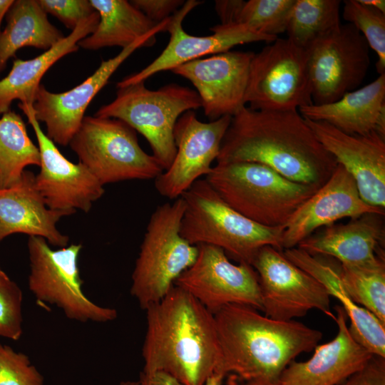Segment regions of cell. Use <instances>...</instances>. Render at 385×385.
<instances>
[{"instance_id":"obj_24","label":"cell","mask_w":385,"mask_h":385,"mask_svg":"<svg viewBox=\"0 0 385 385\" xmlns=\"http://www.w3.org/2000/svg\"><path fill=\"white\" fill-rule=\"evenodd\" d=\"M282 252L290 262L319 281L330 296L342 303L350 319L349 331L356 341L371 354L385 358V324L351 299L342 281L339 262L330 257L309 255L297 247Z\"/></svg>"},{"instance_id":"obj_32","label":"cell","mask_w":385,"mask_h":385,"mask_svg":"<svg viewBox=\"0 0 385 385\" xmlns=\"http://www.w3.org/2000/svg\"><path fill=\"white\" fill-rule=\"evenodd\" d=\"M295 0L244 1L237 23L267 36L277 38L286 32Z\"/></svg>"},{"instance_id":"obj_15","label":"cell","mask_w":385,"mask_h":385,"mask_svg":"<svg viewBox=\"0 0 385 385\" xmlns=\"http://www.w3.org/2000/svg\"><path fill=\"white\" fill-rule=\"evenodd\" d=\"M34 104L19 103L35 133L40 153V171L35 175L37 190L47 207L70 215L88 212L104 194L103 185L78 162L68 160L42 130L36 120Z\"/></svg>"},{"instance_id":"obj_4","label":"cell","mask_w":385,"mask_h":385,"mask_svg":"<svg viewBox=\"0 0 385 385\" xmlns=\"http://www.w3.org/2000/svg\"><path fill=\"white\" fill-rule=\"evenodd\" d=\"M180 197L185 210L180 233L190 245L218 247L228 257L250 265L264 246L283 251L284 226L266 227L245 217L229 206L205 178L196 180Z\"/></svg>"},{"instance_id":"obj_33","label":"cell","mask_w":385,"mask_h":385,"mask_svg":"<svg viewBox=\"0 0 385 385\" xmlns=\"http://www.w3.org/2000/svg\"><path fill=\"white\" fill-rule=\"evenodd\" d=\"M343 5V18L357 29L376 53L377 73H385V14L358 0H345Z\"/></svg>"},{"instance_id":"obj_38","label":"cell","mask_w":385,"mask_h":385,"mask_svg":"<svg viewBox=\"0 0 385 385\" xmlns=\"http://www.w3.org/2000/svg\"><path fill=\"white\" fill-rule=\"evenodd\" d=\"M130 2L156 24L170 18L185 3L182 0H132Z\"/></svg>"},{"instance_id":"obj_44","label":"cell","mask_w":385,"mask_h":385,"mask_svg":"<svg viewBox=\"0 0 385 385\" xmlns=\"http://www.w3.org/2000/svg\"><path fill=\"white\" fill-rule=\"evenodd\" d=\"M119 385H138V381H122L119 384Z\"/></svg>"},{"instance_id":"obj_36","label":"cell","mask_w":385,"mask_h":385,"mask_svg":"<svg viewBox=\"0 0 385 385\" xmlns=\"http://www.w3.org/2000/svg\"><path fill=\"white\" fill-rule=\"evenodd\" d=\"M38 1L46 14L56 17L71 31L81 21L96 12L90 0H38Z\"/></svg>"},{"instance_id":"obj_5","label":"cell","mask_w":385,"mask_h":385,"mask_svg":"<svg viewBox=\"0 0 385 385\" xmlns=\"http://www.w3.org/2000/svg\"><path fill=\"white\" fill-rule=\"evenodd\" d=\"M205 180L232 209L270 227L284 226L319 188L292 181L254 162L217 163Z\"/></svg>"},{"instance_id":"obj_37","label":"cell","mask_w":385,"mask_h":385,"mask_svg":"<svg viewBox=\"0 0 385 385\" xmlns=\"http://www.w3.org/2000/svg\"><path fill=\"white\" fill-rule=\"evenodd\" d=\"M339 385H385V358L373 355L363 368Z\"/></svg>"},{"instance_id":"obj_34","label":"cell","mask_w":385,"mask_h":385,"mask_svg":"<svg viewBox=\"0 0 385 385\" xmlns=\"http://www.w3.org/2000/svg\"><path fill=\"white\" fill-rule=\"evenodd\" d=\"M0 385H43V377L27 355L0 344Z\"/></svg>"},{"instance_id":"obj_27","label":"cell","mask_w":385,"mask_h":385,"mask_svg":"<svg viewBox=\"0 0 385 385\" xmlns=\"http://www.w3.org/2000/svg\"><path fill=\"white\" fill-rule=\"evenodd\" d=\"M6 20L0 34V73L19 49L31 46L46 51L64 37L50 23L38 0L14 1Z\"/></svg>"},{"instance_id":"obj_28","label":"cell","mask_w":385,"mask_h":385,"mask_svg":"<svg viewBox=\"0 0 385 385\" xmlns=\"http://www.w3.org/2000/svg\"><path fill=\"white\" fill-rule=\"evenodd\" d=\"M98 14L95 31L78 43V47L97 50L108 46L126 48L155 29L159 24L149 19L126 0H90Z\"/></svg>"},{"instance_id":"obj_45","label":"cell","mask_w":385,"mask_h":385,"mask_svg":"<svg viewBox=\"0 0 385 385\" xmlns=\"http://www.w3.org/2000/svg\"><path fill=\"white\" fill-rule=\"evenodd\" d=\"M8 276L6 274V273L1 269L0 267V281L7 278Z\"/></svg>"},{"instance_id":"obj_41","label":"cell","mask_w":385,"mask_h":385,"mask_svg":"<svg viewBox=\"0 0 385 385\" xmlns=\"http://www.w3.org/2000/svg\"><path fill=\"white\" fill-rule=\"evenodd\" d=\"M359 3L377 9L385 14V1L384 0H358Z\"/></svg>"},{"instance_id":"obj_43","label":"cell","mask_w":385,"mask_h":385,"mask_svg":"<svg viewBox=\"0 0 385 385\" xmlns=\"http://www.w3.org/2000/svg\"><path fill=\"white\" fill-rule=\"evenodd\" d=\"M205 385H223L222 378L217 375H213L210 377Z\"/></svg>"},{"instance_id":"obj_13","label":"cell","mask_w":385,"mask_h":385,"mask_svg":"<svg viewBox=\"0 0 385 385\" xmlns=\"http://www.w3.org/2000/svg\"><path fill=\"white\" fill-rule=\"evenodd\" d=\"M196 246L195 262L174 285L189 293L212 314L228 304L247 305L262 312L259 278L252 265L233 264L218 247Z\"/></svg>"},{"instance_id":"obj_23","label":"cell","mask_w":385,"mask_h":385,"mask_svg":"<svg viewBox=\"0 0 385 385\" xmlns=\"http://www.w3.org/2000/svg\"><path fill=\"white\" fill-rule=\"evenodd\" d=\"M66 215L47 207L36 188L35 175L29 170L14 184L0 188V242L12 234L23 233L43 237L60 248L66 247L69 237L56 224Z\"/></svg>"},{"instance_id":"obj_8","label":"cell","mask_w":385,"mask_h":385,"mask_svg":"<svg viewBox=\"0 0 385 385\" xmlns=\"http://www.w3.org/2000/svg\"><path fill=\"white\" fill-rule=\"evenodd\" d=\"M68 145L103 186L155 180L163 172L156 159L141 148L135 130L118 119L85 116Z\"/></svg>"},{"instance_id":"obj_3","label":"cell","mask_w":385,"mask_h":385,"mask_svg":"<svg viewBox=\"0 0 385 385\" xmlns=\"http://www.w3.org/2000/svg\"><path fill=\"white\" fill-rule=\"evenodd\" d=\"M145 311L143 371H164L185 385H205L217 374L221 350L212 313L175 285Z\"/></svg>"},{"instance_id":"obj_22","label":"cell","mask_w":385,"mask_h":385,"mask_svg":"<svg viewBox=\"0 0 385 385\" xmlns=\"http://www.w3.org/2000/svg\"><path fill=\"white\" fill-rule=\"evenodd\" d=\"M384 215L366 213L345 224L326 226L321 232L312 234L297 247L309 255L330 257L348 266L384 264Z\"/></svg>"},{"instance_id":"obj_11","label":"cell","mask_w":385,"mask_h":385,"mask_svg":"<svg viewBox=\"0 0 385 385\" xmlns=\"http://www.w3.org/2000/svg\"><path fill=\"white\" fill-rule=\"evenodd\" d=\"M369 48L349 23L341 24L307 48L312 104L330 103L357 89L370 66Z\"/></svg>"},{"instance_id":"obj_10","label":"cell","mask_w":385,"mask_h":385,"mask_svg":"<svg viewBox=\"0 0 385 385\" xmlns=\"http://www.w3.org/2000/svg\"><path fill=\"white\" fill-rule=\"evenodd\" d=\"M245 101L257 111H298L312 105L306 50L277 38L254 53Z\"/></svg>"},{"instance_id":"obj_21","label":"cell","mask_w":385,"mask_h":385,"mask_svg":"<svg viewBox=\"0 0 385 385\" xmlns=\"http://www.w3.org/2000/svg\"><path fill=\"white\" fill-rule=\"evenodd\" d=\"M334 309L336 337L317 345L309 360L291 361L282 374L280 385H339L363 368L374 355L351 335L342 306L337 305Z\"/></svg>"},{"instance_id":"obj_42","label":"cell","mask_w":385,"mask_h":385,"mask_svg":"<svg viewBox=\"0 0 385 385\" xmlns=\"http://www.w3.org/2000/svg\"><path fill=\"white\" fill-rule=\"evenodd\" d=\"M14 0H0V34L1 33V26L4 17L14 3Z\"/></svg>"},{"instance_id":"obj_19","label":"cell","mask_w":385,"mask_h":385,"mask_svg":"<svg viewBox=\"0 0 385 385\" xmlns=\"http://www.w3.org/2000/svg\"><path fill=\"white\" fill-rule=\"evenodd\" d=\"M304 119L323 147L353 177L362 200L384 209L385 137L376 132L350 135L326 122Z\"/></svg>"},{"instance_id":"obj_25","label":"cell","mask_w":385,"mask_h":385,"mask_svg":"<svg viewBox=\"0 0 385 385\" xmlns=\"http://www.w3.org/2000/svg\"><path fill=\"white\" fill-rule=\"evenodd\" d=\"M304 118L326 122L350 135L372 132L385 137V73L339 100L299 108Z\"/></svg>"},{"instance_id":"obj_9","label":"cell","mask_w":385,"mask_h":385,"mask_svg":"<svg viewBox=\"0 0 385 385\" xmlns=\"http://www.w3.org/2000/svg\"><path fill=\"white\" fill-rule=\"evenodd\" d=\"M81 248L72 244L53 250L44 238L29 237V289L38 302L56 306L69 319L113 321L118 315L115 309L99 306L83 293L78 264Z\"/></svg>"},{"instance_id":"obj_20","label":"cell","mask_w":385,"mask_h":385,"mask_svg":"<svg viewBox=\"0 0 385 385\" xmlns=\"http://www.w3.org/2000/svg\"><path fill=\"white\" fill-rule=\"evenodd\" d=\"M366 213L384 215V209L364 202L353 177L338 164L330 178L293 213L284 225L282 250L297 247L322 226Z\"/></svg>"},{"instance_id":"obj_12","label":"cell","mask_w":385,"mask_h":385,"mask_svg":"<svg viewBox=\"0 0 385 385\" xmlns=\"http://www.w3.org/2000/svg\"><path fill=\"white\" fill-rule=\"evenodd\" d=\"M251 265L258 275L262 312L266 317L289 321L316 309L334 319L326 288L290 262L282 251L264 246L257 251Z\"/></svg>"},{"instance_id":"obj_14","label":"cell","mask_w":385,"mask_h":385,"mask_svg":"<svg viewBox=\"0 0 385 385\" xmlns=\"http://www.w3.org/2000/svg\"><path fill=\"white\" fill-rule=\"evenodd\" d=\"M170 18L157 27L124 48L115 57L102 61L97 70L76 87L63 92L52 93L40 85L34 103L36 120L46 127V135L62 146L68 145L84 118L88 105L107 83L110 77L135 50L153 46L155 35L166 31Z\"/></svg>"},{"instance_id":"obj_31","label":"cell","mask_w":385,"mask_h":385,"mask_svg":"<svg viewBox=\"0 0 385 385\" xmlns=\"http://www.w3.org/2000/svg\"><path fill=\"white\" fill-rule=\"evenodd\" d=\"M339 272L343 284L354 302L385 324V263L356 267L339 262Z\"/></svg>"},{"instance_id":"obj_7","label":"cell","mask_w":385,"mask_h":385,"mask_svg":"<svg viewBox=\"0 0 385 385\" xmlns=\"http://www.w3.org/2000/svg\"><path fill=\"white\" fill-rule=\"evenodd\" d=\"M200 107L197 93L188 87L170 83L150 90L140 82L118 88L115 98L101 106L95 116L118 119L143 135L164 171L176 153L174 128L178 119Z\"/></svg>"},{"instance_id":"obj_35","label":"cell","mask_w":385,"mask_h":385,"mask_svg":"<svg viewBox=\"0 0 385 385\" xmlns=\"http://www.w3.org/2000/svg\"><path fill=\"white\" fill-rule=\"evenodd\" d=\"M22 292L8 277L0 281V337L18 340L22 334Z\"/></svg>"},{"instance_id":"obj_26","label":"cell","mask_w":385,"mask_h":385,"mask_svg":"<svg viewBox=\"0 0 385 385\" xmlns=\"http://www.w3.org/2000/svg\"><path fill=\"white\" fill-rule=\"evenodd\" d=\"M98 21L99 16L96 11L41 55L29 60L15 59L9 74L0 80V115L10 110L15 100L34 104L46 72L63 56L78 51V43L95 31Z\"/></svg>"},{"instance_id":"obj_40","label":"cell","mask_w":385,"mask_h":385,"mask_svg":"<svg viewBox=\"0 0 385 385\" xmlns=\"http://www.w3.org/2000/svg\"><path fill=\"white\" fill-rule=\"evenodd\" d=\"M138 385H185L178 379L164 371H145L140 373Z\"/></svg>"},{"instance_id":"obj_17","label":"cell","mask_w":385,"mask_h":385,"mask_svg":"<svg viewBox=\"0 0 385 385\" xmlns=\"http://www.w3.org/2000/svg\"><path fill=\"white\" fill-rule=\"evenodd\" d=\"M202 1L188 0L170 18L166 31L170 40L162 53L141 71L124 78L116 84L117 88L145 82L157 73L171 71L185 63L200 58L202 56L229 51L232 47L257 41L272 42L275 37L260 34L239 24H217L210 29L209 36H193L183 28L185 16Z\"/></svg>"},{"instance_id":"obj_30","label":"cell","mask_w":385,"mask_h":385,"mask_svg":"<svg viewBox=\"0 0 385 385\" xmlns=\"http://www.w3.org/2000/svg\"><path fill=\"white\" fill-rule=\"evenodd\" d=\"M339 0H295L287 28V38L304 50L341 23Z\"/></svg>"},{"instance_id":"obj_2","label":"cell","mask_w":385,"mask_h":385,"mask_svg":"<svg viewBox=\"0 0 385 385\" xmlns=\"http://www.w3.org/2000/svg\"><path fill=\"white\" fill-rule=\"evenodd\" d=\"M225 385H280L289 364L314 349L322 333L296 320L270 319L252 307L228 304L214 314Z\"/></svg>"},{"instance_id":"obj_18","label":"cell","mask_w":385,"mask_h":385,"mask_svg":"<svg viewBox=\"0 0 385 385\" xmlns=\"http://www.w3.org/2000/svg\"><path fill=\"white\" fill-rule=\"evenodd\" d=\"M252 52L227 51L180 65L171 71L196 88L210 121L233 116L245 105Z\"/></svg>"},{"instance_id":"obj_16","label":"cell","mask_w":385,"mask_h":385,"mask_svg":"<svg viewBox=\"0 0 385 385\" xmlns=\"http://www.w3.org/2000/svg\"><path fill=\"white\" fill-rule=\"evenodd\" d=\"M232 116L207 123L188 111L178 119L174 128L176 153L170 166L155 179L158 192L170 200L180 197L193 183L206 176L216 160Z\"/></svg>"},{"instance_id":"obj_39","label":"cell","mask_w":385,"mask_h":385,"mask_svg":"<svg viewBox=\"0 0 385 385\" xmlns=\"http://www.w3.org/2000/svg\"><path fill=\"white\" fill-rule=\"evenodd\" d=\"M245 1L217 0L215 9L222 25L237 24V17Z\"/></svg>"},{"instance_id":"obj_1","label":"cell","mask_w":385,"mask_h":385,"mask_svg":"<svg viewBox=\"0 0 385 385\" xmlns=\"http://www.w3.org/2000/svg\"><path fill=\"white\" fill-rule=\"evenodd\" d=\"M216 162L263 164L292 181L318 188L338 165L299 111L247 106L232 116Z\"/></svg>"},{"instance_id":"obj_29","label":"cell","mask_w":385,"mask_h":385,"mask_svg":"<svg viewBox=\"0 0 385 385\" xmlns=\"http://www.w3.org/2000/svg\"><path fill=\"white\" fill-rule=\"evenodd\" d=\"M38 146L30 139L21 116L9 110L0 118V188L17 182L26 168L40 166Z\"/></svg>"},{"instance_id":"obj_6","label":"cell","mask_w":385,"mask_h":385,"mask_svg":"<svg viewBox=\"0 0 385 385\" xmlns=\"http://www.w3.org/2000/svg\"><path fill=\"white\" fill-rule=\"evenodd\" d=\"M185 202L158 205L151 214L132 274L130 294L140 308L160 301L195 262L197 247L180 233Z\"/></svg>"}]
</instances>
